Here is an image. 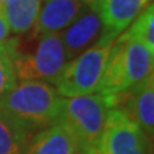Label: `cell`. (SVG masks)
Instances as JSON below:
<instances>
[{
    "label": "cell",
    "mask_w": 154,
    "mask_h": 154,
    "mask_svg": "<svg viewBox=\"0 0 154 154\" xmlns=\"http://www.w3.org/2000/svg\"><path fill=\"white\" fill-rule=\"evenodd\" d=\"M63 100L49 83L20 82L0 100V111L32 134L59 120Z\"/></svg>",
    "instance_id": "obj_1"
},
{
    "label": "cell",
    "mask_w": 154,
    "mask_h": 154,
    "mask_svg": "<svg viewBox=\"0 0 154 154\" xmlns=\"http://www.w3.org/2000/svg\"><path fill=\"white\" fill-rule=\"evenodd\" d=\"M154 51L138 40L120 34L114 40L96 93L117 96L153 76Z\"/></svg>",
    "instance_id": "obj_2"
},
{
    "label": "cell",
    "mask_w": 154,
    "mask_h": 154,
    "mask_svg": "<svg viewBox=\"0 0 154 154\" xmlns=\"http://www.w3.org/2000/svg\"><path fill=\"white\" fill-rule=\"evenodd\" d=\"M117 106L119 94L104 96L93 93L63 100L59 121L72 131L79 144L80 154H96L107 116Z\"/></svg>",
    "instance_id": "obj_3"
},
{
    "label": "cell",
    "mask_w": 154,
    "mask_h": 154,
    "mask_svg": "<svg viewBox=\"0 0 154 154\" xmlns=\"http://www.w3.org/2000/svg\"><path fill=\"white\" fill-rule=\"evenodd\" d=\"M113 43L114 40L100 36L91 47L69 61L59 80L54 83L57 93L64 99L96 93Z\"/></svg>",
    "instance_id": "obj_4"
},
{
    "label": "cell",
    "mask_w": 154,
    "mask_h": 154,
    "mask_svg": "<svg viewBox=\"0 0 154 154\" xmlns=\"http://www.w3.org/2000/svg\"><path fill=\"white\" fill-rule=\"evenodd\" d=\"M36 37H40V40L32 51L22 53L17 47V79L22 82H43L54 84L69 63L60 33Z\"/></svg>",
    "instance_id": "obj_5"
},
{
    "label": "cell",
    "mask_w": 154,
    "mask_h": 154,
    "mask_svg": "<svg viewBox=\"0 0 154 154\" xmlns=\"http://www.w3.org/2000/svg\"><path fill=\"white\" fill-rule=\"evenodd\" d=\"M96 154H151L150 138L124 111L116 107L107 116Z\"/></svg>",
    "instance_id": "obj_6"
},
{
    "label": "cell",
    "mask_w": 154,
    "mask_h": 154,
    "mask_svg": "<svg viewBox=\"0 0 154 154\" xmlns=\"http://www.w3.org/2000/svg\"><path fill=\"white\" fill-rule=\"evenodd\" d=\"M153 3L151 0H97L93 6L99 13L103 33L101 37L116 40L141 11Z\"/></svg>",
    "instance_id": "obj_7"
},
{
    "label": "cell",
    "mask_w": 154,
    "mask_h": 154,
    "mask_svg": "<svg viewBox=\"0 0 154 154\" xmlns=\"http://www.w3.org/2000/svg\"><path fill=\"white\" fill-rule=\"evenodd\" d=\"M86 7L82 0H42L32 36L59 34L69 27Z\"/></svg>",
    "instance_id": "obj_8"
},
{
    "label": "cell",
    "mask_w": 154,
    "mask_h": 154,
    "mask_svg": "<svg viewBox=\"0 0 154 154\" xmlns=\"http://www.w3.org/2000/svg\"><path fill=\"white\" fill-rule=\"evenodd\" d=\"M103 33V24L99 13L87 6L82 14L60 33L61 42L66 50L67 60L70 61L82 54L84 50L91 47Z\"/></svg>",
    "instance_id": "obj_9"
},
{
    "label": "cell",
    "mask_w": 154,
    "mask_h": 154,
    "mask_svg": "<svg viewBox=\"0 0 154 154\" xmlns=\"http://www.w3.org/2000/svg\"><path fill=\"white\" fill-rule=\"evenodd\" d=\"M124 107H119L123 110L144 134L151 140L154 133V79L150 76L140 84L124 91ZM121 104V101H119Z\"/></svg>",
    "instance_id": "obj_10"
},
{
    "label": "cell",
    "mask_w": 154,
    "mask_h": 154,
    "mask_svg": "<svg viewBox=\"0 0 154 154\" xmlns=\"http://www.w3.org/2000/svg\"><path fill=\"white\" fill-rule=\"evenodd\" d=\"M27 154H80V150L72 131L57 120L32 137Z\"/></svg>",
    "instance_id": "obj_11"
},
{
    "label": "cell",
    "mask_w": 154,
    "mask_h": 154,
    "mask_svg": "<svg viewBox=\"0 0 154 154\" xmlns=\"http://www.w3.org/2000/svg\"><path fill=\"white\" fill-rule=\"evenodd\" d=\"M42 0H3V9L10 32L16 34L27 33L32 30L37 19Z\"/></svg>",
    "instance_id": "obj_12"
},
{
    "label": "cell",
    "mask_w": 154,
    "mask_h": 154,
    "mask_svg": "<svg viewBox=\"0 0 154 154\" xmlns=\"http://www.w3.org/2000/svg\"><path fill=\"white\" fill-rule=\"evenodd\" d=\"M32 134L0 111V154H27Z\"/></svg>",
    "instance_id": "obj_13"
},
{
    "label": "cell",
    "mask_w": 154,
    "mask_h": 154,
    "mask_svg": "<svg viewBox=\"0 0 154 154\" xmlns=\"http://www.w3.org/2000/svg\"><path fill=\"white\" fill-rule=\"evenodd\" d=\"M19 40L9 38L0 44V100L17 84L16 56Z\"/></svg>",
    "instance_id": "obj_14"
},
{
    "label": "cell",
    "mask_w": 154,
    "mask_h": 154,
    "mask_svg": "<svg viewBox=\"0 0 154 154\" xmlns=\"http://www.w3.org/2000/svg\"><path fill=\"white\" fill-rule=\"evenodd\" d=\"M124 36L133 40L144 43L150 50L154 51V6L150 3L136 20L126 29Z\"/></svg>",
    "instance_id": "obj_15"
},
{
    "label": "cell",
    "mask_w": 154,
    "mask_h": 154,
    "mask_svg": "<svg viewBox=\"0 0 154 154\" xmlns=\"http://www.w3.org/2000/svg\"><path fill=\"white\" fill-rule=\"evenodd\" d=\"M9 36H10V27L7 24V20H6L5 13H3V9L0 6V44L5 43L6 40H9Z\"/></svg>",
    "instance_id": "obj_16"
},
{
    "label": "cell",
    "mask_w": 154,
    "mask_h": 154,
    "mask_svg": "<svg viewBox=\"0 0 154 154\" xmlns=\"http://www.w3.org/2000/svg\"><path fill=\"white\" fill-rule=\"evenodd\" d=\"M82 2H83V3H84L86 6H93L94 3L97 2V0H82Z\"/></svg>",
    "instance_id": "obj_17"
},
{
    "label": "cell",
    "mask_w": 154,
    "mask_h": 154,
    "mask_svg": "<svg viewBox=\"0 0 154 154\" xmlns=\"http://www.w3.org/2000/svg\"><path fill=\"white\" fill-rule=\"evenodd\" d=\"M2 2H3V0H0V3H2Z\"/></svg>",
    "instance_id": "obj_18"
}]
</instances>
